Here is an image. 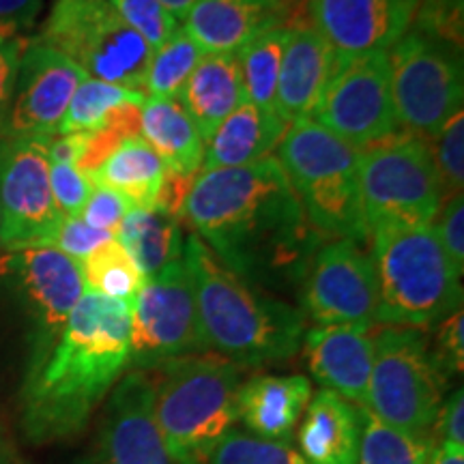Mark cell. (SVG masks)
Listing matches in <instances>:
<instances>
[{"mask_svg": "<svg viewBox=\"0 0 464 464\" xmlns=\"http://www.w3.org/2000/svg\"><path fill=\"white\" fill-rule=\"evenodd\" d=\"M226 269L254 288L301 284L323 243L274 155L196 174L183 216Z\"/></svg>", "mask_w": 464, "mask_h": 464, "instance_id": "1", "label": "cell"}, {"mask_svg": "<svg viewBox=\"0 0 464 464\" xmlns=\"http://www.w3.org/2000/svg\"><path fill=\"white\" fill-rule=\"evenodd\" d=\"M131 305L84 293L39 368L26 376L24 430L34 443L78 434L130 370Z\"/></svg>", "mask_w": 464, "mask_h": 464, "instance_id": "2", "label": "cell"}, {"mask_svg": "<svg viewBox=\"0 0 464 464\" xmlns=\"http://www.w3.org/2000/svg\"><path fill=\"white\" fill-rule=\"evenodd\" d=\"M183 260L208 353L243 368L297 355L305 335L301 307L249 286L226 269L196 235L185 239Z\"/></svg>", "mask_w": 464, "mask_h": 464, "instance_id": "3", "label": "cell"}, {"mask_svg": "<svg viewBox=\"0 0 464 464\" xmlns=\"http://www.w3.org/2000/svg\"><path fill=\"white\" fill-rule=\"evenodd\" d=\"M155 372V420L172 462L207 464L237 423L243 365L205 353Z\"/></svg>", "mask_w": 464, "mask_h": 464, "instance_id": "4", "label": "cell"}, {"mask_svg": "<svg viewBox=\"0 0 464 464\" xmlns=\"http://www.w3.org/2000/svg\"><path fill=\"white\" fill-rule=\"evenodd\" d=\"M379 282L376 323L428 329L462 307V284L432 226L381 228L372 235Z\"/></svg>", "mask_w": 464, "mask_h": 464, "instance_id": "5", "label": "cell"}, {"mask_svg": "<svg viewBox=\"0 0 464 464\" xmlns=\"http://www.w3.org/2000/svg\"><path fill=\"white\" fill-rule=\"evenodd\" d=\"M274 158L307 219L327 239H370L359 191V150L312 119L288 125Z\"/></svg>", "mask_w": 464, "mask_h": 464, "instance_id": "6", "label": "cell"}, {"mask_svg": "<svg viewBox=\"0 0 464 464\" xmlns=\"http://www.w3.org/2000/svg\"><path fill=\"white\" fill-rule=\"evenodd\" d=\"M84 293L78 263L58 249H0V312L22 329L28 372L48 357Z\"/></svg>", "mask_w": 464, "mask_h": 464, "instance_id": "7", "label": "cell"}, {"mask_svg": "<svg viewBox=\"0 0 464 464\" xmlns=\"http://www.w3.org/2000/svg\"><path fill=\"white\" fill-rule=\"evenodd\" d=\"M359 191L370 235L432 226L445 200L430 144L404 131L359 150Z\"/></svg>", "mask_w": 464, "mask_h": 464, "instance_id": "8", "label": "cell"}, {"mask_svg": "<svg viewBox=\"0 0 464 464\" xmlns=\"http://www.w3.org/2000/svg\"><path fill=\"white\" fill-rule=\"evenodd\" d=\"M448 376L432 359L421 329L382 327L374 332V363L365 411L409 434L434 437Z\"/></svg>", "mask_w": 464, "mask_h": 464, "instance_id": "9", "label": "cell"}, {"mask_svg": "<svg viewBox=\"0 0 464 464\" xmlns=\"http://www.w3.org/2000/svg\"><path fill=\"white\" fill-rule=\"evenodd\" d=\"M37 39L65 54L89 78L144 91L153 50L108 0H54Z\"/></svg>", "mask_w": 464, "mask_h": 464, "instance_id": "10", "label": "cell"}, {"mask_svg": "<svg viewBox=\"0 0 464 464\" xmlns=\"http://www.w3.org/2000/svg\"><path fill=\"white\" fill-rule=\"evenodd\" d=\"M390 82L400 130L430 142L462 110V48L409 28L390 50Z\"/></svg>", "mask_w": 464, "mask_h": 464, "instance_id": "11", "label": "cell"}, {"mask_svg": "<svg viewBox=\"0 0 464 464\" xmlns=\"http://www.w3.org/2000/svg\"><path fill=\"white\" fill-rule=\"evenodd\" d=\"M194 286L185 260L147 277L131 304L130 370L155 372L177 359L205 355Z\"/></svg>", "mask_w": 464, "mask_h": 464, "instance_id": "12", "label": "cell"}, {"mask_svg": "<svg viewBox=\"0 0 464 464\" xmlns=\"http://www.w3.org/2000/svg\"><path fill=\"white\" fill-rule=\"evenodd\" d=\"M312 121L355 150L402 131L392 100L390 52L335 61L334 75L324 86Z\"/></svg>", "mask_w": 464, "mask_h": 464, "instance_id": "13", "label": "cell"}, {"mask_svg": "<svg viewBox=\"0 0 464 464\" xmlns=\"http://www.w3.org/2000/svg\"><path fill=\"white\" fill-rule=\"evenodd\" d=\"M301 312L316 327H376L379 282L362 243H323L301 280Z\"/></svg>", "mask_w": 464, "mask_h": 464, "instance_id": "14", "label": "cell"}, {"mask_svg": "<svg viewBox=\"0 0 464 464\" xmlns=\"http://www.w3.org/2000/svg\"><path fill=\"white\" fill-rule=\"evenodd\" d=\"M52 138H0V249L45 247L61 224L52 198Z\"/></svg>", "mask_w": 464, "mask_h": 464, "instance_id": "15", "label": "cell"}, {"mask_svg": "<svg viewBox=\"0 0 464 464\" xmlns=\"http://www.w3.org/2000/svg\"><path fill=\"white\" fill-rule=\"evenodd\" d=\"M86 73L39 39L26 42L0 138H54Z\"/></svg>", "mask_w": 464, "mask_h": 464, "instance_id": "16", "label": "cell"}, {"mask_svg": "<svg viewBox=\"0 0 464 464\" xmlns=\"http://www.w3.org/2000/svg\"><path fill=\"white\" fill-rule=\"evenodd\" d=\"M420 0H305V22L332 48L335 61L390 52L413 24Z\"/></svg>", "mask_w": 464, "mask_h": 464, "instance_id": "17", "label": "cell"}, {"mask_svg": "<svg viewBox=\"0 0 464 464\" xmlns=\"http://www.w3.org/2000/svg\"><path fill=\"white\" fill-rule=\"evenodd\" d=\"M100 464H174L155 420V376L127 370L106 398Z\"/></svg>", "mask_w": 464, "mask_h": 464, "instance_id": "18", "label": "cell"}, {"mask_svg": "<svg viewBox=\"0 0 464 464\" xmlns=\"http://www.w3.org/2000/svg\"><path fill=\"white\" fill-rule=\"evenodd\" d=\"M297 9L288 0H200L185 15L183 33L202 54H237L266 31L299 22Z\"/></svg>", "mask_w": 464, "mask_h": 464, "instance_id": "19", "label": "cell"}, {"mask_svg": "<svg viewBox=\"0 0 464 464\" xmlns=\"http://www.w3.org/2000/svg\"><path fill=\"white\" fill-rule=\"evenodd\" d=\"M301 346L321 390L365 409L374 363V327H312Z\"/></svg>", "mask_w": 464, "mask_h": 464, "instance_id": "20", "label": "cell"}, {"mask_svg": "<svg viewBox=\"0 0 464 464\" xmlns=\"http://www.w3.org/2000/svg\"><path fill=\"white\" fill-rule=\"evenodd\" d=\"M334 69V52L314 28L305 20L288 26L276 92V112L284 123L312 119Z\"/></svg>", "mask_w": 464, "mask_h": 464, "instance_id": "21", "label": "cell"}, {"mask_svg": "<svg viewBox=\"0 0 464 464\" xmlns=\"http://www.w3.org/2000/svg\"><path fill=\"white\" fill-rule=\"evenodd\" d=\"M312 393L307 376H254L243 381L237 392V421L254 437L290 445Z\"/></svg>", "mask_w": 464, "mask_h": 464, "instance_id": "22", "label": "cell"}, {"mask_svg": "<svg viewBox=\"0 0 464 464\" xmlns=\"http://www.w3.org/2000/svg\"><path fill=\"white\" fill-rule=\"evenodd\" d=\"M362 430L363 409L321 390L301 417L297 451L307 464H357Z\"/></svg>", "mask_w": 464, "mask_h": 464, "instance_id": "23", "label": "cell"}, {"mask_svg": "<svg viewBox=\"0 0 464 464\" xmlns=\"http://www.w3.org/2000/svg\"><path fill=\"white\" fill-rule=\"evenodd\" d=\"M286 130L277 112L243 102L207 142L200 170L256 164L274 153Z\"/></svg>", "mask_w": 464, "mask_h": 464, "instance_id": "24", "label": "cell"}, {"mask_svg": "<svg viewBox=\"0 0 464 464\" xmlns=\"http://www.w3.org/2000/svg\"><path fill=\"white\" fill-rule=\"evenodd\" d=\"M246 102L237 54H205L185 82L181 103L205 144L218 127Z\"/></svg>", "mask_w": 464, "mask_h": 464, "instance_id": "25", "label": "cell"}, {"mask_svg": "<svg viewBox=\"0 0 464 464\" xmlns=\"http://www.w3.org/2000/svg\"><path fill=\"white\" fill-rule=\"evenodd\" d=\"M140 138L168 172L196 177L205 158V140L179 100L147 97L140 114Z\"/></svg>", "mask_w": 464, "mask_h": 464, "instance_id": "26", "label": "cell"}, {"mask_svg": "<svg viewBox=\"0 0 464 464\" xmlns=\"http://www.w3.org/2000/svg\"><path fill=\"white\" fill-rule=\"evenodd\" d=\"M166 179V166L153 153V149L140 136L125 138L110 158L92 172L91 181L119 191L131 208L158 207L161 185Z\"/></svg>", "mask_w": 464, "mask_h": 464, "instance_id": "27", "label": "cell"}, {"mask_svg": "<svg viewBox=\"0 0 464 464\" xmlns=\"http://www.w3.org/2000/svg\"><path fill=\"white\" fill-rule=\"evenodd\" d=\"M114 239L131 254L144 277L160 274L168 265L183 260L185 254L181 224L158 208H131L116 230Z\"/></svg>", "mask_w": 464, "mask_h": 464, "instance_id": "28", "label": "cell"}, {"mask_svg": "<svg viewBox=\"0 0 464 464\" xmlns=\"http://www.w3.org/2000/svg\"><path fill=\"white\" fill-rule=\"evenodd\" d=\"M78 266L86 293L125 301L130 305L147 282L131 254L114 237L92 249L89 256L80 260Z\"/></svg>", "mask_w": 464, "mask_h": 464, "instance_id": "29", "label": "cell"}, {"mask_svg": "<svg viewBox=\"0 0 464 464\" xmlns=\"http://www.w3.org/2000/svg\"><path fill=\"white\" fill-rule=\"evenodd\" d=\"M288 26L274 28L249 42L246 48L237 52L241 84L246 102L254 106L276 112L277 78H280V63L286 45Z\"/></svg>", "mask_w": 464, "mask_h": 464, "instance_id": "30", "label": "cell"}, {"mask_svg": "<svg viewBox=\"0 0 464 464\" xmlns=\"http://www.w3.org/2000/svg\"><path fill=\"white\" fill-rule=\"evenodd\" d=\"M147 95L144 91L127 89V86L102 82V80L86 78L75 89L67 112L63 116V123L58 133H78L102 130L110 119V114L123 103H144Z\"/></svg>", "mask_w": 464, "mask_h": 464, "instance_id": "31", "label": "cell"}, {"mask_svg": "<svg viewBox=\"0 0 464 464\" xmlns=\"http://www.w3.org/2000/svg\"><path fill=\"white\" fill-rule=\"evenodd\" d=\"M437 440L430 434H409L376 420L363 409L357 464H426Z\"/></svg>", "mask_w": 464, "mask_h": 464, "instance_id": "32", "label": "cell"}, {"mask_svg": "<svg viewBox=\"0 0 464 464\" xmlns=\"http://www.w3.org/2000/svg\"><path fill=\"white\" fill-rule=\"evenodd\" d=\"M202 56L205 54L198 45L183 33V28H179L150 54L147 78H144V95L153 100H179L185 82Z\"/></svg>", "mask_w": 464, "mask_h": 464, "instance_id": "33", "label": "cell"}, {"mask_svg": "<svg viewBox=\"0 0 464 464\" xmlns=\"http://www.w3.org/2000/svg\"><path fill=\"white\" fill-rule=\"evenodd\" d=\"M207 464H307L293 445L258 439L232 428L208 458Z\"/></svg>", "mask_w": 464, "mask_h": 464, "instance_id": "34", "label": "cell"}, {"mask_svg": "<svg viewBox=\"0 0 464 464\" xmlns=\"http://www.w3.org/2000/svg\"><path fill=\"white\" fill-rule=\"evenodd\" d=\"M430 150L443 185L445 198L462 194L464 188V112H456L432 138Z\"/></svg>", "mask_w": 464, "mask_h": 464, "instance_id": "35", "label": "cell"}, {"mask_svg": "<svg viewBox=\"0 0 464 464\" xmlns=\"http://www.w3.org/2000/svg\"><path fill=\"white\" fill-rule=\"evenodd\" d=\"M116 15L150 45V50L166 44L179 31V20L160 0H108Z\"/></svg>", "mask_w": 464, "mask_h": 464, "instance_id": "36", "label": "cell"}, {"mask_svg": "<svg viewBox=\"0 0 464 464\" xmlns=\"http://www.w3.org/2000/svg\"><path fill=\"white\" fill-rule=\"evenodd\" d=\"M434 338L430 342L432 359L439 370L448 376V381L462 374L464 368V310H456L454 314L434 324Z\"/></svg>", "mask_w": 464, "mask_h": 464, "instance_id": "37", "label": "cell"}, {"mask_svg": "<svg viewBox=\"0 0 464 464\" xmlns=\"http://www.w3.org/2000/svg\"><path fill=\"white\" fill-rule=\"evenodd\" d=\"M52 198L63 218H80L92 191V181L73 164L50 161Z\"/></svg>", "mask_w": 464, "mask_h": 464, "instance_id": "38", "label": "cell"}, {"mask_svg": "<svg viewBox=\"0 0 464 464\" xmlns=\"http://www.w3.org/2000/svg\"><path fill=\"white\" fill-rule=\"evenodd\" d=\"M434 235L439 237L445 256L458 276L464 274V198L462 194L450 196L440 205L432 222Z\"/></svg>", "mask_w": 464, "mask_h": 464, "instance_id": "39", "label": "cell"}, {"mask_svg": "<svg viewBox=\"0 0 464 464\" xmlns=\"http://www.w3.org/2000/svg\"><path fill=\"white\" fill-rule=\"evenodd\" d=\"M110 239H112L110 232L92 228L82 218H63L45 247H54L61 254L75 260V263H80V260L89 256L92 249H97L102 243Z\"/></svg>", "mask_w": 464, "mask_h": 464, "instance_id": "40", "label": "cell"}, {"mask_svg": "<svg viewBox=\"0 0 464 464\" xmlns=\"http://www.w3.org/2000/svg\"><path fill=\"white\" fill-rule=\"evenodd\" d=\"M130 211L131 205L119 191L92 183V191L89 200H86L82 213H80V218L89 226H92V228L110 232L114 237Z\"/></svg>", "mask_w": 464, "mask_h": 464, "instance_id": "41", "label": "cell"}, {"mask_svg": "<svg viewBox=\"0 0 464 464\" xmlns=\"http://www.w3.org/2000/svg\"><path fill=\"white\" fill-rule=\"evenodd\" d=\"M26 48V39H9V42L0 44V133H3L5 121H7L11 97L15 89V75L20 67L22 52Z\"/></svg>", "mask_w": 464, "mask_h": 464, "instance_id": "42", "label": "cell"}, {"mask_svg": "<svg viewBox=\"0 0 464 464\" xmlns=\"http://www.w3.org/2000/svg\"><path fill=\"white\" fill-rule=\"evenodd\" d=\"M432 434L434 440H451V443L464 445V393L460 387L451 392L440 404Z\"/></svg>", "mask_w": 464, "mask_h": 464, "instance_id": "43", "label": "cell"}, {"mask_svg": "<svg viewBox=\"0 0 464 464\" xmlns=\"http://www.w3.org/2000/svg\"><path fill=\"white\" fill-rule=\"evenodd\" d=\"M44 9V0H0V22H7L22 31L33 26Z\"/></svg>", "mask_w": 464, "mask_h": 464, "instance_id": "44", "label": "cell"}, {"mask_svg": "<svg viewBox=\"0 0 464 464\" xmlns=\"http://www.w3.org/2000/svg\"><path fill=\"white\" fill-rule=\"evenodd\" d=\"M426 464H464V445L451 440H437Z\"/></svg>", "mask_w": 464, "mask_h": 464, "instance_id": "45", "label": "cell"}, {"mask_svg": "<svg viewBox=\"0 0 464 464\" xmlns=\"http://www.w3.org/2000/svg\"><path fill=\"white\" fill-rule=\"evenodd\" d=\"M160 3L170 11L177 20H185V15H188L189 11L200 3V0H160Z\"/></svg>", "mask_w": 464, "mask_h": 464, "instance_id": "46", "label": "cell"}, {"mask_svg": "<svg viewBox=\"0 0 464 464\" xmlns=\"http://www.w3.org/2000/svg\"><path fill=\"white\" fill-rule=\"evenodd\" d=\"M17 33H20V28L17 26L7 24V22H0V44L9 42V39H15Z\"/></svg>", "mask_w": 464, "mask_h": 464, "instance_id": "47", "label": "cell"}, {"mask_svg": "<svg viewBox=\"0 0 464 464\" xmlns=\"http://www.w3.org/2000/svg\"><path fill=\"white\" fill-rule=\"evenodd\" d=\"M0 464H7V456H5V448H3V443H0Z\"/></svg>", "mask_w": 464, "mask_h": 464, "instance_id": "48", "label": "cell"}, {"mask_svg": "<svg viewBox=\"0 0 464 464\" xmlns=\"http://www.w3.org/2000/svg\"><path fill=\"white\" fill-rule=\"evenodd\" d=\"M288 3H293V5H297V7H301V5H304L305 0H288Z\"/></svg>", "mask_w": 464, "mask_h": 464, "instance_id": "49", "label": "cell"}]
</instances>
